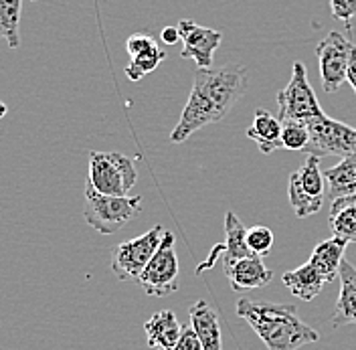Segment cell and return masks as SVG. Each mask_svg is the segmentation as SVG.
Segmentation results:
<instances>
[{
	"mask_svg": "<svg viewBox=\"0 0 356 350\" xmlns=\"http://www.w3.org/2000/svg\"><path fill=\"white\" fill-rule=\"evenodd\" d=\"M247 91V71L243 65H222L219 69H197L193 91L170 132V142L182 144L209 124H217L233 110Z\"/></svg>",
	"mask_w": 356,
	"mask_h": 350,
	"instance_id": "1",
	"label": "cell"
},
{
	"mask_svg": "<svg viewBox=\"0 0 356 350\" xmlns=\"http://www.w3.org/2000/svg\"><path fill=\"white\" fill-rule=\"evenodd\" d=\"M235 310L264 340L267 350H298L320 340V334L298 316L296 306L241 298Z\"/></svg>",
	"mask_w": 356,
	"mask_h": 350,
	"instance_id": "2",
	"label": "cell"
},
{
	"mask_svg": "<svg viewBox=\"0 0 356 350\" xmlns=\"http://www.w3.org/2000/svg\"><path fill=\"white\" fill-rule=\"evenodd\" d=\"M142 213V197L140 195H126L113 197L102 195L93 186H86V207L83 217L89 227H93L102 235H113L130 221L140 217Z\"/></svg>",
	"mask_w": 356,
	"mask_h": 350,
	"instance_id": "3",
	"label": "cell"
},
{
	"mask_svg": "<svg viewBox=\"0 0 356 350\" xmlns=\"http://www.w3.org/2000/svg\"><path fill=\"white\" fill-rule=\"evenodd\" d=\"M138 182L132 158L120 152L89 154L88 184L102 195L126 197Z\"/></svg>",
	"mask_w": 356,
	"mask_h": 350,
	"instance_id": "4",
	"label": "cell"
},
{
	"mask_svg": "<svg viewBox=\"0 0 356 350\" xmlns=\"http://www.w3.org/2000/svg\"><path fill=\"white\" fill-rule=\"evenodd\" d=\"M324 189L326 178L324 170H320V156L308 154L300 170L289 175L288 198L298 219H306L322 209Z\"/></svg>",
	"mask_w": 356,
	"mask_h": 350,
	"instance_id": "5",
	"label": "cell"
},
{
	"mask_svg": "<svg viewBox=\"0 0 356 350\" xmlns=\"http://www.w3.org/2000/svg\"><path fill=\"white\" fill-rule=\"evenodd\" d=\"M277 106H280L282 122L310 124L312 120L324 113L308 81V69L302 61H293L291 79L288 86L277 93Z\"/></svg>",
	"mask_w": 356,
	"mask_h": 350,
	"instance_id": "6",
	"label": "cell"
},
{
	"mask_svg": "<svg viewBox=\"0 0 356 350\" xmlns=\"http://www.w3.org/2000/svg\"><path fill=\"white\" fill-rule=\"evenodd\" d=\"M164 233L166 231L162 229V225H154L148 233L120 243L111 253V271L115 273V278L122 282H128V280L138 282L142 271L146 269V265L158 251Z\"/></svg>",
	"mask_w": 356,
	"mask_h": 350,
	"instance_id": "7",
	"label": "cell"
},
{
	"mask_svg": "<svg viewBox=\"0 0 356 350\" xmlns=\"http://www.w3.org/2000/svg\"><path fill=\"white\" fill-rule=\"evenodd\" d=\"M178 276H180V263L175 251V235L166 231L154 257L146 265L138 282L148 296L164 298L178 289Z\"/></svg>",
	"mask_w": 356,
	"mask_h": 350,
	"instance_id": "8",
	"label": "cell"
},
{
	"mask_svg": "<svg viewBox=\"0 0 356 350\" xmlns=\"http://www.w3.org/2000/svg\"><path fill=\"white\" fill-rule=\"evenodd\" d=\"M356 45L344 37L342 33L332 31L328 37H324L318 47V65H320V77H322V89L326 93H336L346 81V71L350 65V57Z\"/></svg>",
	"mask_w": 356,
	"mask_h": 350,
	"instance_id": "9",
	"label": "cell"
},
{
	"mask_svg": "<svg viewBox=\"0 0 356 350\" xmlns=\"http://www.w3.org/2000/svg\"><path fill=\"white\" fill-rule=\"evenodd\" d=\"M310 128V144L306 148L308 154L316 156H353L356 154V128L348 126L344 122H338L334 118H328L326 113H322L320 118L312 120L308 124Z\"/></svg>",
	"mask_w": 356,
	"mask_h": 350,
	"instance_id": "10",
	"label": "cell"
},
{
	"mask_svg": "<svg viewBox=\"0 0 356 350\" xmlns=\"http://www.w3.org/2000/svg\"><path fill=\"white\" fill-rule=\"evenodd\" d=\"M178 33L182 39V59H193L200 69H209L213 65L215 51L222 41V33L200 26L193 19H182L178 22Z\"/></svg>",
	"mask_w": 356,
	"mask_h": 350,
	"instance_id": "11",
	"label": "cell"
},
{
	"mask_svg": "<svg viewBox=\"0 0 356 350\" xmlns=\"http://www.w3.org/2000/svg\"><path fill=\"white\" fill-rule=\"evenodd\" d=\"M126 51L130 55V65L126 67V77L130 81H140L148 73H152L158 65L166 59V51L160 49L152 35L138 33L128 37L126 41Z\"/></svg>",
	"mask_w": 356,
	"mask_h": 350,
	"instance_id": "12",
	"label": "cell"
},
{
	"mask_svg": "<svg viewBox=\"0 0 356 350\" xmlns=\"http://www.w3.org/2000/svg\"><path fill=\"white\" fill-rule=\"evenodd\" d=\"M222 267L235 292H251L264 287L273 280V271L264 263V257L253 253L235 262H222Z\"/></svg>",
	"mask_w": 356,
	"mask_h": 350,
	"instance_id": "13",
	"label": "cell"
},
{
	"mask_svg": "<svg viewBox=\"0 0 356 350\" xmlns=\"http://www.w3.org/2000/svg\"><path fill=\"white\" fill-rule=\"evenodd\" d=\"M188 316H191V326L197 332L202 349L222 350L221 322H219L217 310L211 306L207 300H199V302H195L191 306Z\"/></svg>",
	"mask_w": 356,
	"mask_h": 350,
	"instance_id": "14",
	"label": "cell"
},
{
	"mask_svg": "<svg viewBox=\"0 0 356 350\" xmlns=\"http://www.w3.org/2000/svg\"><path fill=\"white\" fill-rule=\"evenodd\" d=\"M338 278H340V296L332 316L334 328L356 324V267L353 263L342 262Z\"/></svg>",
	"mask_w": 356,
	"mask_h": 350,
	"instance_id": "15",
	"label": "cell"
},
{
	"mask_svg": "<svg viewBox=\"0 0 356 350\" xmlns=\"http://www.w3.org/2000/svg\"><path fill=\"white\" fill-rule=\"evenodd\" d=\"M247 138L253 140L261 154H271L282 148V120L275 118L271 111L255 110L253 124L245 130Z\"/></svg>",
	"mask_w": 356,
	"mask_h": 350,
	"instance_id": "16",
	"label": "cell"
},
{
	"mask_svg": "<svg viewBox=\"0 0 356 350\" xmlns=\"http://www.w3.org/2000/svg\"><path fill=\"white\" fill-rule=\"evenodd\" d=\"M144 330H146L148 347L160 350H172L184 328L180 326L175 312L162 310L144 324Z\"/></svg>",
	"mask_w": 356,
	"mask_h": 350,
	"instance_id": "17",
	"label": "cell"
},
{
	"mask_svg": "<svg viewBox=\"0 0 356 350\" xmlns=\"http://www.w3.org/2000/svg\"><path fill=\"white\" fill-rule=\"evenodd\" d=\"M282 282H284V285L288 287L296 298H300L304 302H312L314 298H318L322 287L328 284L324 280V276L310 262L300 265L298 269L286 271L282 276Z\"/></svg>",
	"mask_w": 356,
	"mask_h": 350,
	"instance_id": "18",
	"label": "cell"
},
{
	"mask_svg": "<svg viewBox=\"0 0 356 350\" xmlns=\"http://www.w3.org/2000/svg\"><path fill=\"white\" fill-rule=\"evenodd\" d=\"M346 245L348 241L340 239V237H330L326 241H320L310 255V263L324 276V280L330 284L338 278L340 273V265H342V257H344V251H346Z\"/></svg>",
	"mask_w": 356,
	"mask_h": 350,
	"instance_id": "19",
	"label": "cell"
},
{
	"mask_svg": "<svg viewBox=\"0 0 356 350\" xmlns=\"http://www.w3.org/2000/svg\"><path fill=\"white\" fill-rule=\"evenodd\" d=\"M330 225L336 237L356 243V195L334 198L330 207Z\"/></svg>",
	"mask_w": 356,
	"mask_h": 350,
	"instance_id": "20",
	"label": "cell"
},
{
	"mask_svg": "<svg viewBox=\"0 0 356 350\" xmlns=\"http://www.w3.org/2000/svg\"><path fill=\"white\" fill-rule=\"evenodd\" d=\"M330 197L340 198L356 195V154L342 158L336 166L324 170Z\"/></svg>",
	"mask_w": 356,
	"mask_h": 350,
	"instance_id": "21",
	"label": "cell"
},
{
	"mask_svg": "<svg viewBox=\"0 0 356 350\" xmlns=\"http://www.w3.org/2000/svg\"><path fill=\"white\" fill-rule=\"evenodd\" d=\"M251 255L247 247V227L235 213L225 215V243H222V262H235Z\"/></svg>",
	"mask_w": 356,
	"mask_h": 350,
	"instance_id": "22",
	"label": "cell"
},
{
	"mask_svg": "<svg viewBox=\"0 0 356 350\" xmlns=\"http://www.w3.org/2000/svg\"><path fill=\"white\" fill-rule=\"evenodd\" d=\"M21 13L22 0H0V39L6 41L8 49L21 47Z\"/></svg>",
	"mask_w": 356,
	"mask_h": 350,
	"instance_id": "23",
	"label": "cell"
},
{
	"mask_svg": "<svg viewBox=\"0 0 356 350\" xmlns=\"http://www.w3.org/2000/svg\"><path fill=\"white\" fill-rule=\"evenodd\" d=\"M310 144V128L302 122H282V148L306 150Z\"/></svg>",
	"mask_w": 356,
	"mask_h": 350,
	"instance_id": "24",
	"label": "cell"
},
{
	"mask_svg": "<svg viewBox=\"0 0 356 350\" xmlns=\"http://www.w3.org/2000/svg\"><path fill=\"white\" fill-rule=\"evenodd\" d=\"M273 241H275V237H273V231L269 227L255 225V227L247 229V247L251 249L253 255H259V257L269 255Z\"/></svg>",
	"mask_w": 356,
	"mask_h": 350,
	"instance_id": "25",
	"label": "cell"
},
{
	"mask_svg": "<svg viewBox=\"0 0 356 350\" xmlns=\"http://www.w3.org/2000/svg\"><path fill=\"white\" fill-rule=\"evenodd\" d=\"M330 10L336 21H353L356 17V0H330Z\"/></svg>",
	"mask_w": 356,
	"mask_h": 350,
	"instance_id": "26",
	"label": "cell"
},
{
	"mask_svg": "<svg viewBox=\"0 0 356 350\" xmlns=\"http://www.w3.org/2000/svg\"><path fill=\"white\" fill-rule=\"evenodd\" d=\"M172 350H204V349H202V344H200L199 336H197L195 328L191 326V328L182 330V334H180V338H178L177 344L172 347Z\"/></svg>",
	"mask_w": 356,
	"mask_h": 350,
	"instance_id": "27",
	"label": "cell"
},
{
	"mask_svg": "<svg viewBox=\"0 0 356 350\" xmlns=\"http://www.w3.org/2000/svg\"><path fill=\"white\" fill-rule=\"evenodd\" d=\"M162 41L168 45H175L180 41V33H178V26H164L162 29Z\"/></svg>",
	"mask_w": 356,
	"mask_h": 350,
	"instance_id": "28",
	"label": "cell"
},
{
	"mask_svg": "<svg viewBox=\"0 0 356 350\" xmlns=\"http://www.w3.org/2000/svg\"><path fill=\"white\" fill-rule=\"evenodd\" d=\"M346 81L353 86V89H355V95H356V47H355V51H353V57H350L348 71H346Z\"/></svg>",
	"mask_w": 356,
	"mask_h": 350,
	"instance_id": "29",
	"label": "cell"
},
{
	"mask_svg": "<svg viewBox=\"0 0 356 350\" xmlns=\"http://www.w3.org/2000/svg\"><path fill=\"white\" fill-rule=\"evenodd\" d=\"M6 111H8V108H6V104H4V102L0 100V120H2L4 116H6Z\"/></svg>",
	"mask_w": 356,
	"mask_h": 350,
	"instance_id": "30",
	"label": "cell"
}]
</instances>
